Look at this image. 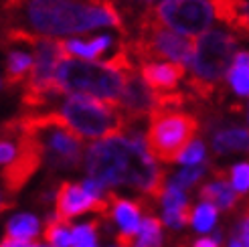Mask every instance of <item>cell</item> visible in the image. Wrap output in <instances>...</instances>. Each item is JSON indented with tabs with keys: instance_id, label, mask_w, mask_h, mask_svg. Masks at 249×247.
<instances>
[{
	"instance_id": "2e32d148",
	"label": "cell",
	"mask_w": 249,
	"mask_h": 247,
	"mask_svg": "<svg viewBox=\"0 0 249 247\" xmlns=\"http://www.w3.org/2000/svg\"><path fill=\"white\" fill-rule=\"evenodd\" d=\"M247 126H227L217 128L211 134V146H213L215 156H225L231 152H245L247 150Z\"/></svg>"
},
{
	"instance_id": "5b68a950",
	"label": "cell",
	"mask_w": 249,
	"mask_h": 247,
	"mask_svg": "<svg viewBox=\"0 0 249 247\" xmlns=\"http://www.w3.org/2000/svg\"><path fill=\"white\" fill-rule=\"evenodd\" d=\"M22 128L33 130L41 136L43 142V162L51 172L57 170H77L83 164L85 142L69 128L59 112H43V114H24L18 116Z\"/></svg>"
},
{
	"instance_id": "cb8c5ba5",
	"label": "cell",
	"mask_w": 249,
	"mask_h": 247,
	"mask_svg": "<svg viewBox=\"0 0 249 247\" xmlns=\"http://www.w3.org/2000/svg\"><path fill=\"white\" fill-rule=\"evenodd\" d=\"M97 227H99V219L73 227L71 247H97Z\"/></svg>"
},
{
	"instance_id": "3957f363",
	"label": "cell",
	"mask_w": 249,
	"mask_h": 247,
	"mask_svg": "<svg viewBox=\"0 0 249 247\" xmlns=\"http://www.w3.org/2000/svg\"><path fill=\"white\" fill-rule=\"evenodd\" d=\"M237 51L239 36L227 31H207L196 39L186 85L198 106L215 107L225 100V75Z\"/></svg>"
},
{
	"instance_id": "1f68e13d",
	"label": "cell",
	"mask_w": 249,
	"mask_h": 247,
	"mask_svg": "<svg viewBox=\"0 0 249 247\" xmlns=\"http://www.w3.org/2000/svg\"><path fill=\"white\" fill-rule=\"evenodd\" d=\"M4 88V83H2V79H0V89H2Z\"/></svg>"
},
{
	"instance_id": "52a82bcc",
	"label": "cell",
	"mask_w": 249,
	"mask_h": 247,
	"mask_svg": "<svg viewBox=\"0 0 249 247\" xmlns=\"http://www.w3.org/2000/svg\"><path fill=\"white\" fill-rule=\"evenodd\" d=\"M59 114L81 138L104 140L124 136L128 130V122L116 106L93 100V97L67 95V100L61 104Z\"/></svg>"
},
{
	"instance_id": "7a4b0ae2",
	"label": "cell",
	"mask_w": 249,
	"mask_h": 247,
	"mask_svg": "<svg viewBox=\"0 0 249 247\" xmlns=\"http://www.w3.org/2000/svg\"><path fill=\"white\" fill-rule=\"evenodd\" d=\"M20 10L29 29L39 36L79 35L104 27L118 29L124 39L128 36L116 0H29Z\"/></svg>"
},
{
	"instance_id": "8fae6325",
	"label": "cell",
	"mask_w": 249,
	"mask_h": 247,
	"mask_svg": "<svg viewBox=\"0 0 249 247\" xmlns=\"http://www.w3.org/2000/svg\"><path fill=\"white\" fill-rule=\"evenodd\" d=\"M154 104H156V91H152L142 81L138 73V65H136V69H132L126 75L124 89L118 100V109L126 118L128 128H130V124H136L150 116V112L154 109Z\"/></svg>"
},
{
	"instance_id": "d4e9b609",
	"label": "cell",
	"mask_w": 249,
	"mask_h": 247,
	"mask_svg": "<svg viewBox=\"0 0 249 247\" xmlns=\"http://www.w3.org/2000/svg\"><path fill=\"white\" fill-rule=\"evenodd\" d=\"M191 223L196 231H201V233L211 231L217 223V209L213 205H209V203H201L196 209H193Z\"/></svg>"
},
{
	"instance_id": "44dd1931",
	"label": "cell",
	"mask_w": 249,
	"mask_h": 247,
	"mask_svg": "<svg viewBox=\"0 0 249 247\" xmlns=\"http://www.w3.org/2000/svg\"><path fill=\"white\" fill-rule=\"evenodd\" d=\"M39 219L31 213H20V215H15L8 223H6V235L4 237H10V239H20V241H33L39 233Z\"/></svg>"
},
{
	"instance_id": "d6986e66",
	"label": "cell",
	"mask_w": 249,
	"mask_h": 247,
	"mask_svg": "<svg viewBox=\"0 0 249 247\" xmlns=\"http://www.w3.org/2000/svg\"><path fill=\"white\" fill-rule=\"evenodd\" d=\"M249 55L247 51H237L231 61V65L227 69V83L231 85L233 93L239 97V100H247V93H249V83H247V77H249Z\"/></svg>"
},
{
	"instance_id": "ffe728a7",
	"label": "cell",
	"mask_w": 249,
	"mask_h": 247,
	"mask_svg": "<svg viewBox=\"0 0 249 247\" xmlns=\"http://www.w3.org/2000/svg\"><path fill=\"white\" fill-rule=\"evenodd\" d=\"M132 247H164L162 221L154 215H146L140 223L138 233L134 235Z\"/></svg>"
},
{
	"instance_id": "484cf974",
	"label": "cell",
	"mask_w": 249,
	"mask_h": 247,
	"mask_svg": "<svg viewBox=\"0 0 249 247\" xmlns=\"http://www.w3.org/2000/svg\"><path fill=\"white\" fill-rule=\"evenodd\" d=\"M205 158H207V148H205V142L203 140H193L189 146L184 148V150L180 152L178 160L177 162L180 164H186V166H193V164H201L205 162Z\"/></svg>"
},
{
	"instance_id": "30bf717a",
	"label": "cell",
	"mask_w": 249,
	"mask_h": 247,
	"mask_svg": "<svg viewBox=\"0 0 249 247\" xmlns=\"http://www.w3.org/2000/svg\"><path fill=\"white\" fill-rule=\"evenodd\" d=\"M87 211L99 213L102 217H111L109 201L106 196H91L81 182H61L55 193V217L59 221L71 223L73 217L83 215Z\"/></svg>"
},
{
	"instance_id": "8992f818",
	"label": "cell",
	"mask_w": 249,
	"mask_h": 247,
	"mask_svg": "<svg viewBox=\"0 0 249 247\" xmlns=\"http://www.w3.org/2000/svg\"><path fill=\"white\" fill-rule=\"evenodd\" d=\"M201 132V120L182 109H154L148 116L144 146L150 156L164 164L177 162L180 152Z\"/></svg>"
},
{
	"instance_id": "9c48e42d",
	"label": "cell",
	"mask_w": 249,
	"mask_h": 247,
	"mask_svg": "<svg viewBox=\"0 0 249 247\" xmlns=\"http://www.w3.org/2000/svg\"><path fill=\"white\" fill-rule=\"evenodd\" d=\"M20 126V122H18ZM43 164V142H41V136L27 130L20 126L18 132V152L15 156L10 164H6L4 168H0V178H2V184L8 193V196L17 194L24 189L35 172L41 168Z\"/></svg>"
},
{
	"instance_id": "9a60e30c",
	"label": "cell",
	"mask_w": 249,
	"mask_h": 247,
	"mask_svg": "<svg viewBox=\"0 0 249 247\" xmlns=\"http://www.w3.org/2000/svg\"><path fill=\"white\" fill-rule=\"evenodd\" d=\"M213 17L223 24L233 29L235 36H247L249 18H247V0H213Z\"/></svg>"
},
{
	"instance_id": "ac0fdd59",
	"label": "cell",
	"mask_w": 249,
	"mask_h": 247,
	"mask_svg": "<svg viewBox=\"0 0 249 247\" xmlns=\"http://www.w3.org/2000/svg\"><path fill=\"white\" fill-rule=\"evenodd\" d=\"M33 67V55L20 51V49H10L6 53V65H4V88H17L27 81Z\"/></svg>"
},
{
	"instance_id": "4316f807",
	"label": "cell",
	"mask_w": 249,
	"mask_h": 247,
	"mask_svg": "<svg viewBox=\"0 0 249 247\" xmlns=\"http://www.w3.org/2000/svg\"><path fill=\"white\" fill-rule=\"evenodd\" d=\"M229 172L231 176V189L237 193L239 196L247 194V189H249V164L247 162H237L233 164Z\"/></svg>"
},
{
	"instance_id": "83f0119b",
	"label": "cell",
	"mask_w": 249,
	"mask_h": 247,
	"mask_svg": "<svg viewBox=\"0 0 249 247\" xmlns=\"http://www.w3.org/2000/svg\"><path fill=\"white\" fill-rule=\"evenodd\" d=\"M35 243L33 241H20V239H10V237H4L0 247H33Z\"/></svg>"
},
{
	"instance_id": "f546056e",
	"label": "cell",
	"mask_w": 249,
	"mask_h": 247,
	"mask_svg": "<svg viewBox=\"0 0 249 247\" xmlns=\"http://www.w3.org/2000/svg\"><path fill=\"white\" fill-rule=\"evenodd\" d=\"M193 247H219L211 237H201V239H196L193 241Z\"/></svg>"
},
{
	"instance_id": "4fadbf2b",
	"label": "cell",
	"mask_w": 249,
	"mask_h": 247,
	"mask_svg": "<svg viewBox=\"0 0 249 247\" xmlns=\"http://www.w3.org/2000/svg\"><path fill=\"white\" fill-rule=\"evenodd\" d=\"M106 199L109 201L111 217L120 225V233H124V235H136L142 223V213H150V205H148L146 196H140L138 201H130V199H124V196L107 191Z\"/></svg>"
},
{
	"instance_id": "6da1fadb",
	"label": "cell",
	"mask_w": 249,
	"mask_h": 247,
	"mask_svg": "<svg viewBox=\"0 0 249 247\" xmlns=\"http://www.w3.org/2000/svg\"><path fill=\"white\" fill-rule=\"evenodd\" d=\"M85 172L93 182L109 191L126 184L150 201H160L166 187V170L160 168L144 146V136H114L85 146Z\"/></svg>"
},
{
	"instance_id": "e0dca14e",
	"label": "cell",
	"mask_w": 249,
	"mask_h": 247,
	"mask_svg": "<svg viewBox=\"0 0 249 247\" xmlns=\"http://www.w3.org/2000/svg\"><path fill=\"white\" fill-rule=\"evenodd\" d=\"M63 45V51L67 55H77L81 57L83 61H91V59H97L102 57L107 49L114 45V39L109 35H95L91 39L87 41H81V39H67V41H61Z\"/></svg>"
},
{
	"instance_id": "4dcf8cb0",
	"label": "cell",
	"mask_w": 249,
	"mask_h": 247,
	"mask_svg": "<svg viewBox=\"0 0 249 247\" xmlns=\"http://www.w3.org/2000/svg\"><path fill=\"white\" fill-rule=\"evenodd\" d=\"M227 247H243V245H241V243H239V241H237V239H235V237H233V235H231V239H229V241H227Z\"/></svg>"
},
{
	"instance_id": "f1b7e54d",
	"label": "cell",
	"mask_w": 249,
	"mask_h": 247,
	"mask_svg": "<svg viewBox=\"0 0 249 247\" xmlns=\"http://www.w3.org/2000/svg\"><path fill=\"white\" fill-rule=\"evenodd\" d=\"M15 207V201L12 199H6V194L0 193V215H2L4 211H8V209Z\"/></svg>"
},
{
	"instance_id": "277c9868",
	"label": "cell",
	"mask_w": 249,
	"mask_h": 247,
	"mask_svg": "<svg viewBox=\"0 0 249 247\" xmlns=\"http://www.w3.org/2000/svg\"><path fill=\"white\" fill-rule=\"evenodd\" d=\"M130 71L132 69L120 71L116 67H109L106 61L93 63V61H83L67 55L57 63L53 83L61 95L93 97V100L118 107L124 81Z\"/></svg>"
},
{
	"instance_id": "7c38bea8",
	"label": "cell",
	"mask_w": 249,
	"mask_h": 247,
	"mask_svg": "<svg viewBox=\"0 0 249 247\" xmlns=\"http://www.w3.org/2000/svg\"><path fill=\"white\" fill-rule=\"evenodd\" d=\"M209 168H211V175H213V180L201 184V189H198V199L203 203L213 205L217 211H223V213L237 211L239 205H241V196L231 189L229 172L225 168H219V166H209Z\"/></svg>"
},
{
	"instance_id": "7402d4cb",
	"label": "cell",
	"mask_w": 249,
	"mask_h": 247,
	"mask_svg": "<svg viewBox=\"0 0 249 247\" xmlns=\"http://www.w3.org/2000/svg\"><path fill=\"white\" fill-rule=\"evenodd\" d=\"M45 241L49 247H71L69 223L59 221L55 215H47L45 219Z\"/></svg>"
},
{
	"instance_id": "ba28073f",
	"label": "cell",
	"mask_w": 249,
	"mask_h": 247,
	"mask_svg": "<svg viewBox=\"0 0 249 247\" xmlns=\"http://www.w3.org/2000/svg\"><path fill=\"white\" fill-rule=\"evenodd\" d=\"M152 8L162 27L193 39L205 35L215 20L209 0H160Z\"/></svg>"
},
{
	"instance_id": "603a6c76",
	"label": "cell",
	"mask_w": 249,
	"mask_h": 247,
	"mask_svg": "<svg viewBox=\"0 0 249 247\" xmlns=\"http://www.w3.org/2000/svg\"><path fill=\"white\" fill-rule=\"evenodd\" d=\"M209 166H211L209 162H201V164L186 166V168H182V170L178 172V175L174 176L172 180H168V182H170V184H174L177 189H180V191H184V193H186V191H191V189L195 187V184L203 178V175L209 170Z\"/></svg>"
},
{
	"instance_id": "5bb4252c",
	"label": "cell",
	"mask_w": 249,
	"mask_h": 247,
	"mask_svg": "<svg viewBox=\"0 0 249 247\" xmlns=\"http://www.w3.org/2000/svg\"><path fill=\"white\" fill-rule=\"evenodd\" d=\"M138 73L152 91L164 93L174 91V88L186 75V67L170 61H146V63H138Z\"/></svg>"
}]
</instances>
